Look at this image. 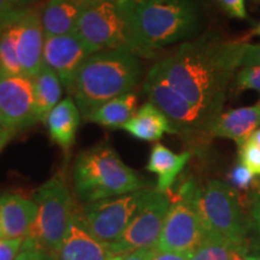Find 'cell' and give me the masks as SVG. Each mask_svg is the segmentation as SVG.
Instances as JSON below:
<instances>
[{"mask_svg":"<svg viewBox=\"0 0 260 260\" xmlns=\"http://www.w3.org/2000/svg\"><path fill=\"white\" fill-rule=\"evenodd\" d=\"M248 42L209 31L178 46L153 67L214 125Z\"/></svg>","mask_w":260,"mask_h":260,"instance_id":"obj_1","label":"cell"},{"mask_svg":"<svg viewBox=\"0 0 260 260\" xmlns=\"http://www.w3.org/2000/svg\"><path fill=\"white\" fill-rule=\"evenodd\" d=\"M133 34L147 58L191 40L201 25L197 0H122Z\"/></svg>","mask_w":260,"mask_h":260,"instance_id":"obj_2","label":"cell"},{"mask_svg":"<svg viewBox=\"0 0 260 260\" xmlns=\"http://www.w3.org/2000/svg\"><path fill=\"white\" fill-rule=\"evenodd\" d=\"M142 58L123 51H100L84 61L69 96L86 121L98 107L134 92L144 77Z\"/></svg>","mask_w":260,"mask_h":260,"instance_id":"obj_3","label":"cell"},{"mask_svg":"<svg viewBox=\"0 0 260 260\" xmlns=\"http://www.w3.org/2000/svg\"><path fill=\"white\" fill-rule=\"evenodd\" d=\"M75 194L84 204L145 189L146 182L122 160L109 144L84 149L73 168Z\"/></svg>","mask_w":260,"mask_h":260,"instance_id":"obj_4","label":"cell"},{"mask_svg":"<svg viewBox=\"0 0 260 260\" xmlns=\"http://www.w3.org/2000/svg\"><path fill=\"white\" fill-rule=\"evenodd\" d=\"M203 225L205 237L222 240L245 255L249 246L246 219L234 188L225 182L211 180L204 186L186 182Z\"/></svg>","mask_w":260,"mask_h":260,"instance_id":"obj_5","label":"cell"},{"mask_svg":"<svg viewBox=\"0 0 260 260\" xmlns=\"http://www.w3.org/2000/svg\"><path fill=\"white\" fill-rule=\"evenodd\" d=\"M75 34L93 53L123 51L147 58L133 34L122 0H84Z\"/></svg>","mask_w":260,"mask_h":260,"instance_id":"obj_6","label":"cell"},{"mask_svg":"<svg viewBox=\"0 0 260 260\" xmlns=\"http://www.w3.org/2000/svg\"><path fill=\"white\" fill-rule=\"evenodd\" d=\"M32 200L37 204V217L25 239L57 259L70 218L76 209L73 195L65 181L57 175L38 188Z\"/></svg>","mask_w":260,"mask_h":260,"instance_id":"obj_7","label":"cell"},{"mask_svg":"<svg viewBox=\"0 0 260 260\" xmlns=\"http://www.w3.org/2000/svg\"><path fill=\"white\" fill-rule=\"evenodd\" d=\"M142 90L148 102L154 104L168 117L176 130V135L188 144L201 147L212 140V123L187 98L175 89L154 67L146 75Z\"/></svg>","mask_w":260,"mask_h":260,"instance_id":"obj_8","label":"cell"},{"mask_svg":"<svg viewBox=\"0 0 260 260\" xmlns=\"http://www.w3.org/2000/svg\"><path fill=\"white\" fill-rule=\"evenodd\" d=\"M145 188L110 199L84 204L76 209L81 222L98 241L107 246L116 241L151 194Z\"/></svg>","mask_w":260,"mask_h":260,"instance_id":"obj_9","label":"cell"},{"mask_svg":"<svg viewBox=\"0 0 260 260\" xmlns=\"http://www.w3.org/2000/svg\"><path fill=\"white\" fill-rule=\"evenodd\" d=\"M171 205L169 193L153 188L122 235L106 246L112 254L126 255L142 248H155Z\"/></svg>","mask_w":260,"mask_h":260,"instance_id":"obj_10","label":"cell"},{"mask_svg":"<svg viewBox=\"0 0 260 260\" xmlns=\"http://www.w3.org/2000/svg\"><path fill=\"white\" fill-rule=\"evenodd\" d=\"M204 239L203 225L184 182L175 199L171 198L170 209L155 248L190 254Z\"/></svg>","mask_w":260,"mask_h":260,"instance_id":"obj_11","label":"cell"},{"mask_svg":"<svg viewBox=\"0 0 260 260\" xmlns=\"http://www.w3.org/2000/svg\"><path fill=\"white\" fill-rule=\"evenodd\" d=\"M37 124L32 80L0 71V126L14 134Z\"/></svg>","mask_w":260,"mask_h":260,"instance_id":"obj_12","label":"cell"},{"mask_svg":"<svg viewBox=\"0 0 260 260\" xmlns=\"http://www.w3.org/2000/svg\"><path fill=\"white\" fill-rule=\"evenodd\" d=\"M90 54L93 52L76 34L45 39L44 64L59 77L64 89L69 94L77 74Z\"/></svg>","mask_w":260,"mask_h":260,"instance_id":"obj_13","label":"cell"},{"mask_svg":"<svg viewBox=\"0 0 260 260\" xmlns=\"http://www.w3.org/2000/svg\"><path fill=\"white\" fill-rule=\"evenodd\" d=\"M17 54L22 74L32 79L44 65L45 32L40 8L27 10L17 21Z\"/></svg>","mask_w":260,"mask_h":260,"instance_id":"obj_14","label":"cell"},{"mask_svg":"<svg viewBox=\"0 0 260 260\" xmlns=\"http://www.w3.org/2000/svg\"><path fill=\"white\" fill-rule=\"evenodd\" d=\"M37 217V204L32 199L15 193L0 197V240H24Z\"/></svg>","mask_w":260,"mask_h":260,"instance_id":"obj_15","label":"cell"},{"mask_svg":"<svg viewBox=\"0 0 260 260\" xmlns=\"http://www.w3.org/2000/svg\"><path fill=\"white\" fill-rule=\"evenodd\" d=\"M107 256L106 246L86 229L75 209L57 260H106Z\"/></svg>","mask_w":260,"mask_h":260,"instance_id":"obj_16","label":"cell"},{"mask_svg":"<svg viewBox=\"0 0 260 260\" xmlns=\"http://www.w3.org/2000/svg\"><path fill=\"white\" fill-rule=\"evenodd\" d=\"M258 128H260V100L254 105L222 112L212 128V139L233 140L239 147L251 139Z\"/></svg>","mask_w":260,"mask_h":260,"instance_id":"obj_17","label":"cell"},{"mask_svg":"<svg viewBox=\"0 0 260 260\" xmlns=\"http://www.w3.org/2000/svg\"><path fill=\"white\" fill-rule=\"evenodd\" d=\"M81 119L82 116L76 103L71 96H67L48 113L44 123L52 141L68 152L75 144Z\"/></svg>","mask_w":260,"mask_h":260,"instance_id":"obj_18","label":"cell"},{"mask_svg":"<svg viewBox=\"0 0 260 260\" xmlns=\"http://www.w3.org/2000/svg\"><path fill=\"white\" fill-rule=\"evenodd\" d=\"M84 0H46L40 8L45 37L75 34Z\"/></svg>","mask_w":260,"mask_h":260,"instance_id":"obj_19","label":"cell"},{"mask_svg":"<svg viewBox=\"0 0 260 260\" xmlns=\"http://www.w3.org/2000/svg\"><path fill=\"white\" fill-rule=\"evenodd\" d=\"M123 129L133 138L145 142L159 141L165 134H176L168 117L151 102L139 107Z\"/></svg>","mask_w":260,"mask_h":260,"instance_id":"obj_20","label":"cell"},{"mask_svg":"<svg viewBox=\"0 0 260 260\" xmlns=\"http://www.w3.org/2000/svg\"><path fill=\"white\" fill-rule=\"evenodd\" d=\"M191 157V152L175 153L170 148L161 144H155L149 154L146 169L152 174L157 175L155 189L162 193H169L176 182L187 162Z\"/></svg>","mask_w":260,"mask_h":260,"instance_id":"obj_21","label":"cell"},{"mask_svg":"<svg viewBox=\"0 0 260 260\" xmlns=\"http://www.w3.org/2000/svg\"><path fill=\"white\" fill-rule=\"evenodd\" d=\"M31 80L34 87L35 121L44 122L48 113L60 103L64 87L59 77L45 64Z\"/></svg>","mask_w":260,"mask_h":260,"instance_id":"obj_22","label":"cell"},{"mask_svg":"<svg viewBox=\"0 0 260 260\" xmlns=\"http://www.w3.org/2000/svg\"><path fill=\"white\" fill-rule=\"evenodd\" d=\"M139 96L130 92L110 100L90 113L86 122L105 126V128H123L126 122L138 111Z\"/></svg>","mask_w":260,"mask_h":260,"instance_id":"obj_23","label":"cell"},{"mask_svg":"<svg viewBox=\"0 0 260 260\" xmlns=\"http://www.w3.org/2000/svg\"><path fill=\"white\" fill-rule=\"evenodd\" d=\"M18 18L0 30V71L9 75H23L17 54Z\"/></svg>","mask_w":260,"mask_h":260,"instance_id":"obj_24","label":"cell"},{"mask_svg":"<svg viewBox=\"0 0 260 260\" xmlns=\"http://www.w3.org/2000/svg\"><path fill=\"white\" fill-rule=\"evenodd\" d=\"M235 252H239L230 243L224 242L222 240L205 237L193 252L190 253V260H232ZM240 253V252H239Z\"/></svg>","mask_w":260,"mask_h":260,"instance_id":"obj_25","label":"cell"},{"mask_svg":"<svg viewBox=\"0 0 260 260\" xmlns=\"http://www.w3.org/2000/svg\"><path fill=\"white\" fill-rule=\"evenodd\" d=\"M38 2L39 0H0V30L27 10L34 8Z\"/></svg>","mask_w":260,"mask_h":260,"instance_id":"obj_26","label":"cell"},{"mask_svg":"<svg viewBox=\"0 0 260 260\" xmlns=\"http://www.w3.org/2000/svg\"><path fill=\"white\" fill-rule=\"evenodd\" d=\"M236 93L255 90L260 93V67H242L234 77Z\"/></svg>","mask_w":260,"mask_h":260,"instance_id":"obj_27","label":"cell"},{"mask_svg":"<svg viewBox=\"0 0 260 260\" xmlns=\"http://www.w3.org/2000/svg\"><path fill=\"white\" fill-rule=\"evenodd\" d=\"M239 160L254 176H260V146L252 139L239 146Z\"/></svg>","mask_w":260,"mask_h":260,"instance_id":"obj_28","label":"cell"},{"mask_svg":"<svg viewBox=\"0 0 260 260\" xmlns=\"http://www.w3.org/2000/svg\"><path fill=\"white\" fill-rule=\"evenodd\" d=\"M217 6H219L229 17L239 21H251L247 11L246 0H212Z\"/></svg>","mask_w":260,"mask_h":260,"instance_id":"obj_29","label":"cell"},{"mask_svg":"<svg viewBox=\"0 0 260 260\" xmlns=\"http://www.w3.org/2000/svg\"><path fill=\"white\" fill-rule=\"evenodd\" d=\"M229 181L230 186L236 189L247 190L251 188V186L254 182V175L252 174L248 169H246L241 162L239 161V164H236L229 174Z\"/></svg>","mask_w":260,"mask_h":260,"instance_id":"obj_30","label":"cell"},{"mask_svg":"<svg viewBox=\"0 0 260 260\" xmlns=\"http://www.w3.org/2000/svg\"><path fill=\"white\" fill-rule=\"evenodd\" d=\"M15 260H57L52 256L50 253L44 251L31 242L30 240L24 239L23 243H22L21 249H19L17 256Z\"/></svg>","mask_w":260,"mask_h":260,"instance_id":"obj_31","label":"cell"},{"mask_svg":"<svg viewBox=\"0 0 260 260\" xmlns=\"http://www.w3.org/2000/svg\"><path fill=\"white\" fill-rule=\"evenodd\" d=\"M248 228L249 232L255 235L253 240L260 242V188L253 197L248 218Z\"/></svg>","mask_w":260,"mask_h":260,"instance_id":"obj_32","label":"cell"},{"mask_svg":"<svg viewBox=\"0 0 260 260\" xmlns=\"http://www.w3.org/2000/svg\"><path fill=\"white\" fill-rule=\"evenodd\" d=\"M24 240H0V260H15Z\"/></svg>","mask_w":260,"mask_h":260,"instance_id":"obj_33","label":"cell"},{"mask_svg":"<svg viewBox=\"0 0 260 260\" xmlns=\"http://www.w3.org/2000/svg\"><path fill=\"white\" fill-rule=\"evenodd\" d=\"M242 67H260V44H247L242 58Z\"/></svg>","mask_w":260,"mask_h":260,"instance_id":"obj_34","label":"cell"},{"mask_svg":"<svg viewBox=\"0 0 260 260\" xmlns=\"http://www.w3.org/2000/svg\"><path fill=\"white\" fill-rule=\"evenodd\" d=\"M189 255L190 254H186V253L161 251V249L154 248L151 260H190Z\"/></svg>","mask_w":260,"mask_h":260,"instance_id":"obj_35","label":"cell"},{"mask_svg":"<svg viewBox=\"0 0 260 260\" xmlns=\"http://www.w3.org/2000/svg\"><path fill=\"white\" fill-rule=\"evenodd\" d=\"M154 248H142L138 251L129 253L123 260H151Z\"/></svg>","mask_w":260,"mask_h":260,"instance_id":"obj_36","label":"cell"},{"mask_svg":"<svg viewBox=\"0 0 260 260\" xmlns=\"http://www.w3.org/2000/svg\"><path fill=\"white\" fill-rule=\"evenodd\" d=\"M245 258L247 260H260V242L259 241H249V246L247 252L245 253Z\"/></svg>","mask_w":260,"mask_h":260,"instance_id":"obj_37","label":"cell"},{"mask_svg":"<svg viewBox=\"0 0 260 260\" xmlns=\"http://www.w3.org/2000/svg\"><path fill=\"white\" fill-rule=\"evenodd\" d=\"M14 135H15L14 133L9 132V130L6 129H3L2 132H0V153H2L3 149L5 148V146L11 141V139L14 138Z\"/></svg>","mask_w":260,"mask_h":260,"instance_id":"obj_38","label":"cell"},{"mask_svg":"<svg viewBox=\"0 0 260 260\" xmlns=\"http://www.w3.org/2000/svg\"><path fill=\"white\" fill-rule=\"evenodd\" d=\"M251 139L255 142L256 145L260 146V128H258L254 133H253V135L251 136Z\"/></svg>","mask_w":260,"mask_h":260,"instance_id":"obj_39","label":"cell"},{"mask_svg":"<svg viewBox=\"0 0 260 260\" xmlns=\"http://www.w3.org/2000/svg\"><path fill=\"white\" fill-rule=\"evenodd\" d=\"M125 255H119V254H112V253L109 252V256H107L106 260H123Z\"/></svg>","mask_w":260,"mask_h":260,"instance_id":"obj_40","label":"cell"},{"mask_svg":"<svg viewBox=\"0 0 260 260\" xmlns=\"http://www.w3.org/2000/svg\"><path fill=\"white\" fill-rule=\"evenodd\" d=\"M232 260H247L245 258V255L242 254V253H239V252H235L232 256Z\"/></svg>","mask_w":260,"mask_h":260,"instance_id":"obj_41","label":"cell"},{"mask_svg":"<svg viewBox=\"0 0 260 260\" xmlns=\"http://www.w3.org/2000/svg\"><path fill=\"white\" fill-rule=\"evenodd\" d=\"M252 34H253V35H255V37H260V22H259L258 24L255 25L254 28H253Z\"/></svg>","mask_w":260,"mask_h":260,"instance_id":"obj_42","label":"cell"},{"mask_svg":"<svg viewBox=\"0 0 260 260\" xmlns=\"http://www.w3.org/2000/svg\"><path fill=\"white\" fill-rule=\"evenodd\" d=\"M253 2H254L255 4H260V0H253Z\"/></svg>","mask_w":260,"mask_h":260,"instance_id":"obj_43","label":"cell"},{"mask_svg":"<svg viewBox=\"0 0 260 260\" xmlns=\"http://www.w3.org/2000/svg\"><path fill=\"white\" fill-rule=\"evenodd\" d=\"M2 130H3V128H2V126H0V132H2Z\"/></svg>","mask_w":260,"mask_h":260,"instance_id":"obj_44","label":"cell"},{"mask_svg":"<svg viewBox=\"0 0 260 260\" xmlns=\"http://www.w3.org/2000/svg\"><path fill=\"white\" fill-rule=\"evenodd\" d=\"M0 197H2V194H0Z\"/></svg>","mask_w":260,"mask_h":260,"instance_id":"obj_45","label":"cell"}]
</instances>
